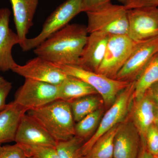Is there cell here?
<instances>
[{"label":"cell","mask_w":158,"mask_h":158,"mask_svg":"<svg viewBox=\"0 0 158 158\" xmlns=\"http://www.w3.org/2000/svg\"><path fill=\"white\" fill-rule=\"evenodd\" d=\"M88 34L87 26L69 24L34 49V54L54 64L77 65Z\"/></svg>","instance_id":"cell-1"},{"label":"cell","mask_w":158,"mask_h":158,"mask_svg":"<svg viewBox=\"0 0 158 158\" xmlns=\"http://www.w3.org/2000/svg\"><path fill=\"white\" fill-rule=\"evenodd\" d=\"M27 114L37 122L57 142L75 136L74 120L69 102L57 100Z\"/></svg>","instance_id":"cell-2"},{"label":"cell","mask_w":158,"mask_h":158,"mask_svg":"<svg viewBox=\"0 0 158 158\" xmlns=\"http://www.w3.org/2000/svg\"><path fill=\"white\" fill-rule=\"evenodd\" d=\"M128 10L124 5L111 2L93 11L86 12L88 34L102 32L110 35H127L128 32Z\"/></svg>","instance_id":"cell-3"},{"label":"cell","mask_w":158,"mask_h":158,"mask_svg":"<svg viewBox=\"0 0 158 158\" xmlns=\"http://www.w3.org/2000/svg\"><path fill=\"white\" fill-rule=\"evenodd\" d=\"M135 89L134 81L131 82L128 86L118 94L110 109L102 116L95 132L84 142L80 148V154L83 157L89 152L95 142L102 136L124 121L132 103Z\"/></svg>","instance_id":"cell-4"},{"label":"cell","mask_w":158,"mask_h":158,"mask_svg":"<svg viewBox=\"0 0 158 158\" xmlns=\"http://www.w3.org/2000/svg\"><path fill=\"white\" fill-rule=\"evenodd\" d=\"M56 64L68 75L75 77L93 87L103 100L105 105L111 106L120 92L131 82L110 78L78 66Z\"/></svg>","instance_id":"cell-5"},{"label":"cell","mask_w":158,"mask_h":158,"mask_svg":"<svg viewBox=\"0 0 158 158\" xmlns=\"http://www.w3.org/2000/svg\"><path fill=\"white\" fill-rule=\"evenodd\" d=\"M82 0H66L48 16L37 36L27 38L21 47L23 52L35 49L57 31L69 24L71 20L81 12Z\"/></svg>","instance_id":"cell-6"},{"label":"cell","mask_w":158,"mask_h":158,"mask_svg":"<svg viewBox=\"0 0 158 158\" xmlns=\"http://www.w3.org/2000/svg\"><path fill=\"white\" fill-rule=\"evenodd\" d=\"M137 43L127 35L110 36L104 57L96 73L116 79Z\"/></svg>","instance_id":"cell-7"},{"label":"cell","mask_w":158,"mask_h":158,"mask_svg":"<svg viewBox=\"0 0 158 158\" xmlns=\"http://www.w3.org/2000/svg\"><path fill=\"white\" fill-rule=\"evenodd\" d=\"M14 98L15 102L28 110L37 109L59 99V85L25 79Z\"/></svg>","instance_id":"cell-8"},{"label":"cell","mask_w":158,"mask_h":158,"mask_svg":"<svg viewBox=\"0 0 158 158\" xmlns=\"http://www.w3.org/2000/svg\"><path fill=\"white\" fill-rule=\"evenodd\" d=\"M128 36L136 42L158 36V8H136L127 11Z\"/></svg>","instance_id":"cell-9"},{"label":"cell","mask_w":158,"mask_h":158,"mask_svg":"<svg viewBox=\"0 0 158 158\" xmlns=\"http://www.w3.org/2000/svg\"><path fill=\"white\" fill-rule=\"evenodd\" d=\"M158 52V36L137 42L125 65L118 72L116 79L131 82L135 81L152 58Z\"/></svg>","instance_id":"cell-10"},{"label":"cell","mask_w":158,"mask_h":158,"mask_svg":"<svg viewBox=\"0 0 158 158\" xmlns=\"http://www.w3.org/2000/svg\"><path fill=\"white\" fill-rule=\"evenodd\" d=\"M11 71L25 79L56 85H60L68 76L56 64L39 56L29 60L24 65L17 64Z\"/></svg>","instance_id":"cell-11"},{"label":"cell","mask_w":158,"mask_h":158,"mask_svg":"<svg viewBox=\"0 0 158 158\" xmlns=\"http://www.w3.org/2000/svg\"><path fill=\"white\" fill-rule=\"evenodd\" d=\"M141 139L131 119L119 125L114 141L113 158H137Z\"/></svg>","instance_id":"cell-12"},{"label":"cell","mask_w":158,"mask_h":158,"mask_svg":"<svg viewBox=\"0 0 158 158\" xmlns=\"http://www.w3.org/2000/svg\"><path fill=\"white\" fill-rule=\"evenodd\" d=\"M11 12L8 8L0 9V71L12 70L18 64L12 55V49L20 41L17 33L9 27Z\"/></svg>","instance_id":"cell-13"},{"label":"cell","mask_w":158,"mask_h":158,"mask_svg":"<svg viewBox=\"0 0 158 158\" xmlns=\"http://www.w3.org/2000/svg\"><path fill=\"white\" fill-rule=\"evenodd\" d=\"M15 142L18 144L55 148L58 142L27 113L21 118Z\"/></svg>","instance_id":"cell-14"},{"label":"cell","mask_w":158,"mask_h":158,"mask_svg":"<svg viewBox=\"0 0 158 158\" xmlns=\"http://www.w3.org/2000/svg\"><path fill=\"white\" fill-rule=\"evenodd\" d=\"M110 36L102 32L89 34L77 65L97 72L104 57Z\"/></svg>","instance_id":"cell-15"},{"label":"cell","mask_w":158,"mask_h":158,"mask_svg":"<svg viewBox=\"0 0 158 158\" xmlns=\"http://www.w3.org/2000/svg\"><path fill=\"white\" fill-rule=\"evenodd\" d=\"M13 12L16 33L21 48L27 39L29 30L34 25L33 19L39 0H9Z\"/></svg>","instance_id":"cell-16"},{"label":"cell","mask_w":158,"mask_h":158,"mask_svg":"<svg viewBox=\"0 0 158 158\" xmlns=\"http://www.w3.org/2000/svg\"><path fill=\"white\" fill-rule=\"evenodd\" d=\"M131 109L130 119L138 130L141 143L145 144L146 133L156 119L155 105L145 94L141 98L133 99Z\"/></svg>","instance_id":"cell-17"},{"label":"cell","mask_w":158,"mask_h":158,"mask_svg":"<svg viewBox=\"0 0 158 158\" xmlns=\"http://www.w3.org/2000/svg\"><path fill=\"white\" fill-rule=\"evenodd\" d=\"M28 111L13 101L0 112V145L15 141L21 118Z\"/></svg>","instance_id":"cell-18"},{"label":"cell","mask_w":158,"mask_h":158,"mask_svg":"<svg viewBox=\"0 0 158 158\" xmlns=\"http://www.w3.org/2000/svg\"><path fill=\"white\" fill-rule=\"evenodd\" d=\"M59 99L68 102L83 97L98 94L86 82L69 75L59 85Z\"/></svg>","instance_id":"cell-19"},{"label":"cell","mask_w":158,"mask_h":158,"mask_svg":"<svg viewBox=\"0 0 158 158\" xmlns=\"http://www.w3.org/2000/svg\"><path fill=\"white\" fill-rule=\"evenodd\" d=\"M158 82V52L150 60L135 81L134 99L144 96L147 89Z\"/></svg>","instance_id":"cell-20"},{"label":"cell","mask_w":158,"mask_h":158,"mask_svg":"<svg viewBox=\"0 0 158 158\" xmlns=\"http://www.w3.org/2000/svg\"><path fill=\"white\" fill-rule=\"evenodd\" d=\"M74 122H78L88 114L102 107L104 102L97 94L88 95L69 102Z\"/></svg>","instance_id":"cell-21"},{"label":"cell","mask_w":158,"mask_h":158,"mask_svg":"<svg viewBox=\"0 0 158 158\" xmlns=\"http://www.w3.org/2000/svg\"><path fill=\"white\" fill-rule=\"evenodd\" d=\"M119 125L102 136L83 158H113L114 141Z\"/></svg>","instance_id":"cell-22"},{"label":"cell","mask_w":158,"mask_h":158,"mask_svg":"<svg viewBox=\"0 0 158 158\" xmlns=\"http://www.w3.org/2000/svg\"><path fill=\"white\" fill-rule=\"evenodd\" d=\"M103 113L102 108H99L77 122L75 125V136L85 142V140L89 139L98 127Z\"/></svg>","instance_id":"cell-23"},{"label":"cell","mask_w":158,"mask_h":158,"mask_svg":"<svg viewBox=\"0 0 158 158\" xmlns=\"http://www.w3.org/2000/svg\"><path fill=\"white\" fill-rule=\"evenodd\" d=\"M84 142L76 136L67 141L58 142L56 148L59 158H83L80 148Z\"/></svg>","instance_id":"cell-24"},{"label":"cell","mask_w":158,"mask_h":158,"mask_svg":"<svg viewBox=\"0 0 158 158\" xmlns=\"http://www.w3.org/2000/svg\"><path fill=\"white\" fill-rule=\"evenodd\" d=\"M18 145L22 148L27 158H59L55 147L27 144Z\"/></svg>","instance_id":"cell-25"},{"label":"cell","mask_w":158,"mask_h":158,"mask_svg":"<svg viewBox=\"0 0 158 158\" xmlns=\"http://www.w3.org/2000/svg\"><path fill=\"white\" fill-rule=\"evenodd\" d=\"M146 148L153 156L158 154V129L154 124L148 129L145 138Z\"/></svg>","instance_id":"cell-26"},{"label":"cell","mask_w":158,"mask_h":158,"mask_svg":"<svg viewBox=\"0 0 158 158\" xmlns=\"http://www.w3.org/2000/svg\"><path fill=\"white\" fill-rule=\"evenodd\" d=\"M0 158H27L18 144L0 145Z\"/></svg>","instance_id":"cell-27"},{"label":"cell","mask_w":158,"mask_h":158,"mask_svg":"<svg viewBox=\"0 0 158 158\" xmlns=\"http://www.w3.org/2000/svg\"><path fill=\"white\" fill-rule=\"evenodd\" d=\"M12 88V84L0 76V112L6 107L7 97Z\"/></svg>","instance_id":"cell-28"},{"label":"cell","mask_w":158,"mask_h":158,"mask_svg":"<svg viewBox=\"0 0 158 158\" xmlns=\"http://www.w3.org/2000/svg\"><path fill=\"white\" fill-rule=\"evenodd\" d=\"M124 6L127 10L145 7H158V0H127Z\"/></svg>","instance_id":"cell-29"},{"label":"cell","mask_w":158,"mask_h":158,"mask_svg":"<svg viewBox=\"0 0 158 158\" xmlns=\"http://www.w3.org/2000/svg\"><path fill=\"white\" fill-rule=\"evenodd\" d=\"M111 0H82V12L93 11L106 4L111 2Z\"/></svg>","instance_id":"cell-30"},{"label":"cell","mask_w":158,"mask_h":158,"mask_svg":"<svg viewBox=\"0 0 158 158\" xmlns=\"http://www.w3.org/2000/svg\"><path fill=\"white\" fill-rule=\"evenodd\" d=\"M145 94L152 101L156 106L158 107V82L152 85Z\"/></svg>","instance_id":"cell-31"},{"label":"cell","mask_w":158,"mask_h":158,"mask_svg":"<svg viewBox=\"0 0 158 158\" xmlns=\"http://www.w3.org/2000/svg\"><path fill=\"white\" fill-rule=\"evenodd\" d=\"M137 158H155L154 156L152 155L148 151L146 147V144L141 143V147L140 152Z\"/></svg>","instance_id":"cell-32"},{"label":"cell","mask_w":158,"mask_h":158,"mask_svg":"<svg viewBox=\"0 0 158 158\" xmlns=\"http://www.w3.org/2000/svg\"><path fill=\"white\" fill-rule=\"evenodd\" d=\"M155 117L156 118H158V107L155 106Z\"/></svg>","instance_id":"cell-33"},{"label":"cell","mask_w":158,"mask_h":158,"mask_svg":"<svg viewBox=\"0 0 158 158\" xmlns=\"http://www.w3.org/2000/svg\"><path fill=\"white\" fill-rule=\"evenodd\" d=\"M117 1L119 2L122 3L123 5H124L127 2V0H117Z\"/></svg>","instance_id":"cell-34"},{"label":"cell","mask_w":158,"mask_h":158,"mask_svg":"<svg viewBox=\"0 0 158 158\" xmlns=\"http://www.w3.org/2000/svg\"><path fill=\"white\" fill-rule=\"evenodd\" d=\"M154 124H155V125L158 129V118H156V119H155L154 123Z\"/></svg>","instance_id":"cell-35"},{"label":"cell","mask_w":158,"mask_h":158,"mask_svg":"<svg viewBox=\"0 0 158 158\" xmlns=\"http://www.w3.org/2000/svg\"><path fill=\"white\" fill-rule=\"evenodd\" d=\"M155 156L156 158H158V154L156 156Z\"/></svg>","instance_id":"cell-36"},{"label":"cell","mask_w":158,"mask_h":158,"mask_svg":"<svg viewBox=\"0 0 158 158\" xmlns=\"http://www.w3.org/2000/svg\"><path fill=\"white\" fill-rule=\"evenodd\" d=\"M154 157H155V158H156V157L155 156H154Z\"/></svg>","instance_id":"cell-37"},{"label":"cell","mask_w":158,"mask_h":158,"mask_svg":"<svg viewBox=\"0 0 158 158\" xmlns=\"http://www.w3.org/2000/svg\"></svg>","instance_id":"cell-38"},{"label":"cell","mask_w":158,"mask_h":158,"mask_svg":"<svg viewBox=\"0 0 158 158\" xmlns=\"http://www.w3.org/2000/svg\"></svg>","instance_id":"cell-39"}]
</instances>
